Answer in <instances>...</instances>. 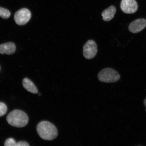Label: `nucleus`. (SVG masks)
<instances>
[{
  "label": "nucleus",
  "mask_w": 146,
  "mask_h": 146,
  "mask_svg": "<svg viewBox=\"0 0 146 146\" xmlns=\"http://www.w3.org/2000/svg\"><path fill=\"white\" fill-rule=\"evenodd\" d=\"M7 111V107L5 104L0 102V117L6 113Z\"/></svg>",
  "instance_id": "12"
},
{
  "label": "nucleus",
  "mask_w": 146,
  "mask_h": 146,
  "mask_svg": "<svg viewBox=\"0 0 146 146\" xmlns=\"http://www.w3.org/2000/svg\"><path fill=\"white\" fill-rule=\"evenodd\" d=\"M31 16V13L29 9L23 8L15 13L14 19L17 25H23L30 21Z\"/></svg>",
  "instance_id": "4"
},
{
  "label": "nucleus",
  "mask_w": 146,
  "mask_h": 146,
  "mask_svg": "<svg viewBox=\"0 0 146 146\" xmlns=\"http://www.w3.org/2000/svg\"><path fill=\"white\" fill-rule=\"evenodd\" d=\"M8 123L11 125L17 127H22L28 123L29 117L23 111L15 110L9 113L7 117Z\"/></svg>",
  "instance_id": "2"
},
{
  "label": "nucleus",
  "mask_w": 146,
  "mask_h": 146,
  "mask_svg": "<svg viewBox=\"0 0 146 146\" xmlns=\"http://www.w3.org/2000/svg\"><path fill=\"white\" fill-rule=\"evenodd\" d=\"M16 50L15 44L11 42L0 45V54H13L15 52Z\"/></svg>",
  "instance_id": "8"
},
{
  "label": "nucleus",
  "mask_w": 146,
  "mask_h": 146,
  "mask_svg": "<svg viewBox=\"0 0 146 146\" xmlns=\"http://www.w3.org/2000/svg\"><path fill=\"white\" fill-rule=\"evenodd\" d=\"M38 134L41 138L45 140H52L58 136L57 128L53 124L47 121H42L36 127Z\"/></svg>",
  "instance_id": "1"
},
{
  "label": "nucleus",
  "mask_w": 146,
  "mask_h": 146,
  "mask_svg": "<svg viewBox=\"0 0 146 146\" xmlns=\"http://www.w3.org/2000/svg\"><path fill=\"white\" fill-rule=\"evenodd\" d=\"M29 143L25 141H20L16 143V146H29Z\"/></svg>",
  "instance_id": "14"
},
{
  "label": "nucleus",
  "mask_w": 146,
  "mask_h": 146,
  "mask_svg": "<svg viewBox=\"0 0 146 146\" xmlns=\"http://www.w3.org/2000/svg\"><path fill=\"white\" fill-rule=\"evenodd\" d=\"M97 52V46L93 40H89L84 46L83 54L86 59H92L96 56Z\"/></svg>",
  "instance_id": "5"
},
{
  "label": "nucleus",
  "mask_w": 146,
  "mask_h": 146,
  "mask_svg": "<svg viewBox=\"0 0 146 146\" xmlns=\"http://www.w3.org/2000/svg\"><path fill=\"white\" fill-rule=\"evenodd\" d=\"M120 76L118 73L111 68H106L98 73V78L100 82L106 83H112L117 82Z\"/></svg>",
  "instance_id": "3"
},
{
  "label": "nucleus",
  "mask_w": 146,
  "mask_h": 146,
  "mask_svg": "<svg viewBox=\"0 0 146 146\" xmlns=\"http://www.w3.org/2000/svg\"><path fill=\"white\" fill-rule=\"evenodd\" d=\"M23 87L29 92L33 94H36L38 93L37 88L33 82L29 78H24L23 81Z\"/></svg>",
  "instance_id": "10"
},
{
  "label": "nucleus",
  "mask_w": 146,
  "mask_h": 146,
  "mask_svg": "<svg viewBox=\"0 0 146 146\" xmlns=\"http://www.w3.org/2000/svg\"><path fill=\"white\" fill-rule=\"evenodd\" d=\"M16 142L15 140L12 138H9L7 139L4 143L5 146H16Z\"/></svg>",
  "instance_id": "13"
},
{
  "label": "nucleus",
  "mask_w": 146,
  "mask_h": 146,
  "mask_svg": "<svg viewBox=\"0 0 146 146\" xmlns=\"http://www.w3.org/2000/svg\"><path fill=\"white\" fill-rule=\"evenodd\" d=\"M116 12V9L114 6H111L106 9L102 13V15L104 21H109L114 18L115 14Z\"/></svg>",
  "instance_id": "9"
},
{
  "label": "nucleus",
  "mask_w": 146,
  "mask_h": 146,
  "mask_svg": "<svg viewBox=\"0 0 146 146\" xmlns=\"http://www.w3.org/2000/svg\"><path fill=\"white\" fill-rule=\"evenodd\" d=\"M144 104L146 107L145 111H146V98L144 100Z\"/></svg>",
  "instance_id": "15"
},
{
  "label": "nucleus",
  "mask_w": 146,
  "mask_h": 146,
  "mask_svg": "<svg viewBox=\"0 0 146 146\" xmlns=\"http://www.w3.org/2000/svg\"><path fill=\"white\" fill-rule=\"evenodd\" d=\"M11 13L8 9L0 7V17L4 19H8L10 17Z\"/></svg>",
  "instance_id": "11"
},
{
  "label": "nucleus",
  "mask_w": 146,
  "mask_h": 146,
  "mask_svg": "<svg viewBox=\"0 0 146 146\" xmlns=\"http://www.w3.org/2000/svg\"><path fill=\"white\" fill-rule=\"evenodd\" d=\"M146 26V20L143 18L137 19L131 23L129 27V31L137 33L143 30Z\"/></svg>",
  "instance_id": "7"
},
{
  "label": "nucleus",
  "mask_w": 146,
  "mask_h": 146,
  "mask_svg": "<svg viewBox=\"0 0 146 146\" xmlns=\"http://www.w3.org/2000/svg\"><path fill=\"white\" fill-rule=\"evenodd\" d=\"M120 8L125 13L133 14L137 10L138 5L135 0H122Z\"/></svg>",
  "instance_id": "6"
}]
</instances>
